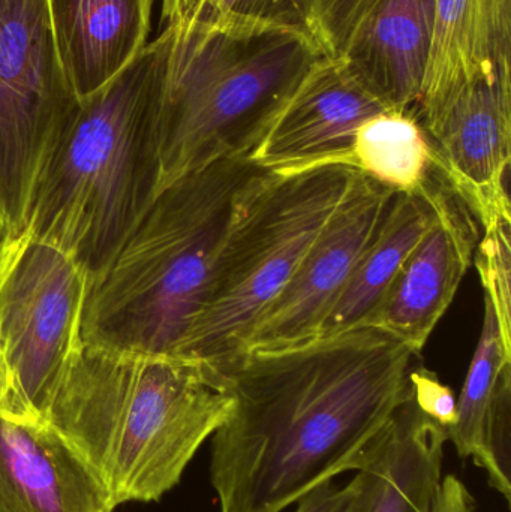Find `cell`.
Masks as SVG:
<instances>
[{"label": "cell", "mask_w": 511, "mask_h": 512, "mask_svg": "<svg viewBox=\"0 0 511 512\" xmlns=\"http://www.w3.org/2000/svg\"><path fill=\"white\" fill-rule=\"evenodd\" d=\"M511 222H500L483 231L474 262L479 270L485 297L491 301L504 342L511 346L510 322V245Z\"/></svg>", "instance_id": "cell-21"}, {"label": "cell", "mask_w": 511, "mask_h": 512, "mask_svg": "<svg viewBox=\"0 0 511 512\" xmlns=\"http://www.w3.org/2000/svg\"><path fill=\"white\" fill-rule=\"evenodd\" d=\"M511 68V0H435L434 33L416 107L420 122L462 87Z\"/></svg>", "instance_id": "cell-17"}, {"label": "cell", "mask_w": 511, "mask_h": 512, "mask_svg": "<svg viewBox=\"0 0 511 512\" xmlns=\"http://www.w3.org/2000/svg\"><path fill=\"white\" fill-rule=\"evenodd\" d=\"M80 105L47 0H0V240L26 231L48 159Z\"/></svg>", "instance_id": "cell-7"}, {"label": "cell", "mask_w": 511, "mask_h": 512, "mask_svg": "<svg viewBox=\"0 0 511 512\" xmlns=\"http://www.w3.org/2000/svg\"><path fill=\"white\" fill-rule=\"evenodd\" d=\"M432 218L434 204L426 183L417 192L396 194L383 227L357 262L341 297L324 321L320 339L368 324Z\"/></svg>", "instance_id": "cell-19"}, {"label": "cell", "mask_w": 511, "mask_h": 512, "mask_svg": "<svg viewBox=\"0 0 511 512\" xmlns=\"http://www.w3.org/2000/svg\"><path fill=\"white\" fill-rule=\"evenodd\" d=\"M447 432L458 456L473 460L510 505L511 346L486 297L482 333L456 403L455 423Z\"/></svg>", "instance_id": "cell-18"}, {"label": "cell", "mask_w": 511, "mask_h": 512, "mask_svg": "<svg viewBox=\"0 0 511 512\" xmlns=\"http://www.w3.org/2000/svg\"><path fill=\"white\" fill-rule=\"evenodd\" d=\"M170 32L81 99L57 141L26 231L104 270L158 194L159 107Z\"/></svg>", "instance_id": "cell-5"}, {"label": "cell", "mask_w": 511, "mask_h": 512, "mask_svg": "<svg viewBox=\"0 0 511 512\" xmlns=\"http://www.w3.org/2000/svg\"><path fill=\"white\" fill-rule=\"evenodd\" d=\"M386 110L344 59L320 57L248 161L270 171L327 164L351 167L357 129Z\"/></svg>", "instance_id": "cell-12"}, {"label": "cell", "mask_w": 511, "mask_h": 512, "mask_svg": "<svg viewBox=\"0 0 511 512\" xmlns=\"http://www.w3.org/2000/svg\"><path fill=\"white\" fill-rule=\"evenodd\" d=\"M0 249H2V240H0Z\"/></svg>", "instance_id": "cell-28"}, {"label": "cell", "mask_w": 511, "mask_h": 512, "mask_svg": "<svg viewBox=\"0 0 511 512\" xmlns=\"http://www.w3.org/2000/svg\"><path fill=\"white\" fill-rule=\"evenodd\" d=\"M90 276L59 246L24 231L0 249V343L17 391L18 417L44 420L83 348Z\"/></svg>", "instance_id": "cell-8"}, {"label": "cell", "mask_w": 511, "mask_h": 512, "mask_svg": "<svg viewBox=\"0 0 511 512\" xmlns=\"http://www.w3.org/2000/svg\"><path fill=\"white\" fill-rule=\"evenodd\" d=\"M60 65L77 98L113 81L149 42L156 0H47Z\"/></svg>", "instance_id": "cell-15"}, {"label": "cell", "mask_w": 511, "mask_h": 512, "mask_svg": "<svg viewBox=\"0 0 511 512\" xmlns=\"http://www.w3.org/2000/svg\"><path fill=\"white\" fill-rule=\"evenodd\" d=\"M168 2H171V0H164V3H168Z\"/></svg>", "instance_id": "cell-29"}, {"label": "cell", "mask_w": 511, "mask_h": 512, "mask_svg": "<svg viewBox=\"0 0 511 512\" xmlns=\"http://www.w3.org/2000/svg\"><path fill=\"white\" fill-rule=\"evenodd\" d=\"M449 432L413 391L350 481L344 512H447L461 481L443 475Z\"/></svg>", "instance_id": "cell-13"}, {"label": "cell", "mask_w": 511, "mask_h": 512, "mask_svg": "<svg viewBox=\"0 0 511 512\" xmlns=\"http://www.w3.org/2000/svg\"><path fill=\"white\" fill-rule=\"evenodd\" d=\"M419 357L375 327L240 355L218 375L233 400L210 447L221 512H282L357 471L407 400Z\"/></svg>", "instance_id": "cell-1"}, {"label": "cell", "mask_w": 511, "mask_h": 512, "mask_svg": "<svg viewBox=\"0 0 511 512\" xmlns=\"http://www.w3.org/2000/svg\"><path fill=\"white\" fill-rule=\"evenodd\" d=\"M240 0H174L162 9V21L194 20V18L216 17L234 11Z\"/></svg>", "instance_id": "cell-25"}, {"label": "cell", "mask_w": 511, "mask_h": 512, "mask_svg": "<svg viewBox=\"0 0 511 512\" xmlns=\"http://www.w3.org/2000/svg\"><path fill=\"white\" fill-rule=\"evenodd\" d=\"M263 168L224 158L158 192L116 255L90 279L83 343L174 354L206 303L240 201Z\"/></svg>", "instance_id": "cell-3"}, {"label": "cell", "mask_w": 511, "mask_h": 512, "mask_svg": "<svg viewBox=\"0 0 511 512\" xmlns=\"http://www.w3.org/2000/svg\"><path fill=\"white\" fill-rule=\"evenodd\" d=\"M378 0H302L303 27L327 57H341Z\"/></svg>", "instance_id": "cell-22"}, {"label": "cell", "mask_w": 511, "mask_h": 512, "mask_svg": "<svg viewBox=\"0 0 511 512\" xmlns=\"http://www.w3.org/2000/svg\"><path fill=\"white\" fill-rule=\"evenodd\" d=\"M350 498V483L338 486L333 480L324 481L297 501L296 512H344Z\"/></svg>", "instance_id": "cell-23"}, {"label": "cell", "mask_w": 511, "mask_h": 512, "mask_svg": "<svg viewBox=\"0 0 511 512\" xmlns=\"http://www.w3.org/2000/svg\"><path fill=\"white\" fill-rule=\"evenodd\" d=\"M110 492L47 421L0 415V512H113Z\"/></svg>", "instance_id": "cell-14"}, {"label": "cell", "mask_w": 511, "mask_h": 512, "mask_svg": "<svg viewBox=\"0 0 511 512\" xmlns=\"http://www.w3.org/2000/svg\"><path fill=\"white\" fill-rule=\"evenodd\" d=\"M231 403L222 382L188 358L83 343L45 421L86 460L119 507L159 501L173 490Z\"/></svg>", "instance_id": "cell-2"}, {"label": "cell", "mask_w": 511, "mask_h": 512, "mask_svg": "<svg viewBox=\"0 0 511 512\" xmlns=\"http://www.w3.org/2000/svg\"><path fill=\"white\" fill-rule=\"evenodd\" d=\"M447 512H476V502L473 496L468 492L464 483L456 490L455 498H453L452 505H450Z\"/></svg>", "instance_id": "cell-27"}, {"label": "cell", "mask_w": 511, "mask_h": 512, "mask_svg": "<svg viewBox=\"0 0 511 512\" xmlns=\"http://www.w3.org/2000/svg\"><path fill=\"white\" fill-rule=\"evenodd\" d=\"M396 194L359 171L296 274L252 328L245 352L285 351L320 339L324 321L383 227Z\"/></svg>", "instance_id": "cell-9"}, {"label": "cell", "mask_w": 511, "mask_h": 512, "mask_svg": "<svg viewBox=\"0 0 511 512\" xmlns=\"http://www.w3.org/2000/svg\"><path fill=\"white\" fill-rule=\"evenodd\" d=\"M3 414L18 417L14 376L9 369L2 343H0V415Z\"/></svg>", "instance_id": "cell-26"}, {"label": "cell", "mask_w": 511, "mask_h": 512, "mask_svg": "<svg viewBox=\"0 0 511 512\" xmlns=\"http://www.w3.org/2000/svg\"><path fill=\"white\" fill-rule=\"evenodd\" d=\"M435 0H378L341 59L387 108L416 107L434 33Z\"/></svg>", "instance_id": "cell-16"}, {"label": "cell", "mask_w": 511, "mask_h": 512, "mask_svg": "<svg viewBox=\"0 0 511 512\" xmlns=\"http://www.w3.org/2000/svg\"><path fill=\"white\" fill-rule=\"evenodd\" d=\"M357 174L342 164L261 170L240 201L206 303L174 355L218 376L245 354L252 328L296 274Z\"/></svg>", "instance_id": "cell-6"}, {"label": "cell", "mask_w": 511, "mask_h": 512, "mask_svg": "<svg viewBox=\"0 0 511 512\" xmlns=\"http://www.w3.org/2000/svg\"><path fill=\"white\" fill-rule=\"evenodd\" d=\"M234 11L303 26L302 0H240Z\"/></svg>", "instance_id": "cell-24"}, {"label": "cell", "mask_w": 511, "mask_h": 512, "mask_svg": "<svg viewBox=\"0 0 511 512\" xmlns=\"http://www.w3.org/2000/svg\"><path fill=\"white\" fill-rule=\"evenodd\" d=\"M164 26L158 192L218 159L248 158L324 56L305 27L237 11Z\"/></svg>", "instance_id": "cell-4"}, {"label": "cell", "mask_w": 511, "mask_h": 512, "mask_svg": "<svg viewBox=\"0 0 511 512\" xmlns=\"http://www.w3.org/2000/svg\"><path fill=\"white\" fill-rule=\"evenodd\" d=\"M420 125L435 170L480 228L511 222V68L471 81Z\"/></svg>", "instance_id": "cell-10"}, {"label": "cell", "mask_w": 511, "mask_h": 512, "mask_svg": "<svg viewBox=\"0 0 511 512\" xmlns=\"http://www.w3.org/2000/svg\"><path fill=\"white\" fill-rule=\"evenodd\" d=\"M434 218L365 327L422 352L455 300L479 245V222L437 170L426 180Z\"/></svg>", "instance_id": "cell-11"}, {"label": "cell", "mask_w": 511, "mask_h": 512, "mask_svg": "<svg viewBox=\"0 0 511 512\" xmlns=\"http://www.w3.org/2000/svg\"><path fill=\"white\" fill-rule=\"evenodd\" d=\"M351 167L392 191L411 194L434 170L431 144L413 114L381 111L357 129Z\"/></svg>", "instance_id": "cell-20"}]
</instances>
